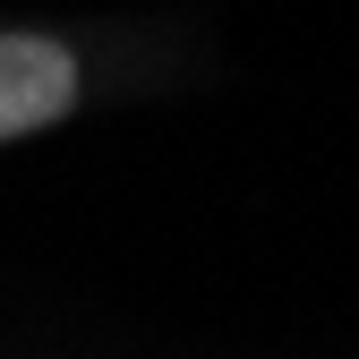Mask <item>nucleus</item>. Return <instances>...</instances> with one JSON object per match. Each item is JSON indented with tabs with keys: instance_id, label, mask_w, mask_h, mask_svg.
Here are the masks:
<instances>
[{
	"instance_id": "obj_1",
	"label": "nucleus",
	"mask_w": 359,
	"mask_h": 359,
	"mask_svg": "<svg viewBox=\"0 0 359 359\" xmlns=\"http://www.w3.org/2000/svg\"><path fill=\"white\" fill-rule=\"evenodd\" d=\"M86 103V60L77 43L43 34V26H0V146L60 128Z\"/></svg>"
}]
</instances>
